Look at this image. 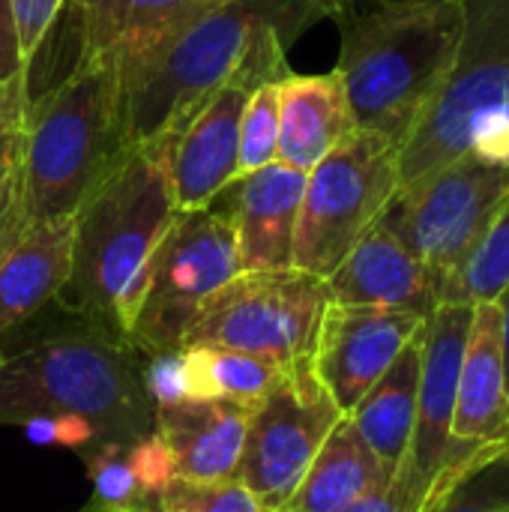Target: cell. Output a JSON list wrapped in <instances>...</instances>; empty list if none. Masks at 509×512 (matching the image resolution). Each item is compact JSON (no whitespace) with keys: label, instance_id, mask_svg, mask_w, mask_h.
I'll list each match as a JSON object with an SVG mask.
<instances>
[{"label":"cell","instance_id":"4316f807","mask_svg":"<svg viewBox=\"0 0 509 512\" xmlns=\"http://www.w3.org/2000/svg\"><path fill=\"white\" fill-rule=\"evenodd\" d=\"M279 150V81L261 84L240 117V174L276 162Z\"/></svg>","mask_w":509,"mask_h":512},{"label":"cell","instance_id":"74e56055","mask_svg":"<svg viewBox=\"0 0 509 512\" xmlns=\"http://www.w3.org/2000/svg\"><path fill=\"white\" fill-rule=\"evenodd\" d=\"M498 309H501V345H504V372H507L509 390V285L507 291L498 297Z\"/></svg>","mask_w":509,"mask_h":512},{"label":"cell","instance_id":"5bb4252c","mask_svg":"<svg viewBox=\"0 0 509 512\" xmlns=\"http://www.w3.org/2000/svg\"><path fill=\"white\" fill-rule=\"evenodd\" d=\"M423 321L426 318L402 309L327 303L309 360L342 414H348L390 369Z\"/></svg>","mask_w":509,"mask_h":512},{"label":"cell","instance_id":"ab89813d","mask_svg":"<svg viewBox=\"0 0 509 512\" xmlns=\"http://www.w3.org/2000/svg\"><path fill=\"white\" fill-rule=\"evenodd\" d=\"M0 363H3V354H0Z\"/></svg>","mask_w":509,"mask_h":512},{"label":"cell","instance_id":"4dcf8cb0","mask_svg":"<svg viewBox=\"0 0 509 512\" xmlns=\"http://www.w3.org/2000/svg\"><path fill=\"white\" fill-rule=\"evenodd\" d=\"M126 462L135 474L138 489L144 492V498H156L168 489V483L177 477L174 474V459L165 447V441L156 432H144L141 438H135L126 450Z\"/></svg>","mask_w":509,"mask_h":512},{"label":"cell","instance_id":"9a60e30c","mask_svg":"<svg viewBox=\"0 0 509 512\" xmlns=\"http://www.w3.org/2000/svg\"><path fill=\"white\" fill-rule=\"evenodd\" d=\"M324 282L330 303L402 309L420 318H429L441 303L438 282L426 264L381 219L354 243Z\"/></svg>","mask_w":509,"mask_h":512},{"label":"cell","instance_id":"83f0119b","mask_svg":"<svg viewBox=\"0 0 509 512\" xmlns=\"http://www.w3.org/2000/svg\"><path fill=\"white\" fill-rule=\"evenodd\" d=\"M159 512H264L243 480L192 483L174 477L159 495Z\"/></svg>","mask_w":509,"mask_h":512},{"label":"cell","instance_id":"8fae6325","mask_svg":"<svg viewBox=\"0 0 509 512\" xmlns=\"http://www.w3.org/2000/svg\"><path fill=\"white\" fill-rule=\"evenodd\" d=\"M342 417L312 372L309 357L282 366L276 384L249 414L237 468V480L246 483L264 512H279L291 501L324 438Z\"/></svg>","mask_w":509,"mask_h":512},{"label":"cell","instance_id":"d6a6232c","mask_svg":"<svg viewBox=\"0 0 509 512\" xmlns=\"http://www.w3.org/2000/svg\"><path fill=\"white\" fill-rule=\"evenodd\" d=\"M144 390H147V396L156 402V408L183 402V399H186L183 354H180V351L153 354V360H150L147 369H144Z\"/></svg>","mask_w":509,"mask_h":512},{"label":"cell","instance_id":"9c48e42d","mask_svg":"<svg viewBox=\"0 0 509 512\" xmlns=\"http://www.w3.org/2000/svg\"><path fill=\"white\" fill-rule=\"evenodd\" d=\"M509 192V165L483 153H462L438 171L399 186L381 222L444 282L471 255Z\"/></svg>","mask_w":509,"mask_h":512},{"label":"cell","instance_id":"60d3db41","mask_svg":"<svg viewBox=\"0 0 509 512\" xmlns=\"http://www.w3.org/2000/svg\"><path fill=\"white\" fill-rule=\"evenodd\" d=\"M507 165H509V162H507Z\"/></svg>","mask_w":509,"mask_h":512},{"label":"cell","instance_id":"7a4b0ae2","mask_svg":"<svg viewBox=\"0 0 509 512\" xmlns=\"http://www.w3.org/2000/svg\"><path fill=\"white\" fill-rule=\"evenodd\" d=\"M177 204L168 177V135L123 150L72 213L69 306L126 339L144 297L147 267Z\"/></svg>","mask_w":509,"mask_h":512},{"label":"cell","instance_id":"30bf717a","mask_svg":"<svg viewBox=\"0 0 509 512\" xmlns=\"http://www.w3.org/2000/svg\"><path fill=\"white\" fill-rule=\"evenodd\" d=\"M240 273L237 237L225 210L177 213L147 267V285L126 342L153 354L180 351L201 303Z\"/></svg>","mask_w":509,"mask_h":512},{"label":"cell","instance_id":"52a82bcc","mask_svg":"<svg viewBox=\"0 0 509 512\" xmlns=\"http://www.w3.org/2000/svg\"><path fill=\"white\" fill-rule=\"evenodd\" d=\"M327 303V282L306 270H240L201 303L183 348H228L285 366L312 354Z\"/></svg>","mask_w":509,"mask_h":512},{"label":"cell","instance_id":"ffe728a7","mask_svg":"<svg viewBox=\"0 0 509 512\" xmlns=\"http://www.w3.org/2000/svg\"><path fill=\"white\" fill-rule=\"evenodd\" d=\"M351 132H357L342 78L288 72L279 81V150L276 159L312 171Z\"/></svg>","mask_w":509,"mask_h":512},{"label":"cell","instance_id":"7c38bea8","mask_svg":"<svg viewBox=\"0 0 509 512\" xmlns=\"http://www.w3.org/2000/svg\"><path fill=\"white\" fill-rule=\"evenodd\" d=\"M291 72L285 51L264 54L243 66L213 93L183 129L168 135V177L177 213L210 207L240 177V117L249 96Z\"/></svg>","mask_w":509,"mask_h":512},{"label":"cell","instance_id":"4fadbf2b","mask_svg":"<svg viewBox=\"0 0 509 512\" xmlns=\"http://www.w3.org/2000/svg\"><path fill=\"white\" fill-rule=\"evenodd\" d=\"M474 306L438 303L423 321V369L417 390V417L408 453L393 477V486L414 512L423 510L438 474L453 453V411L459 366L471 330Z\"/></svg>","mask_w":509,"mask_h":512},{"label":"cell","instance_id":"e0dca14e","mask_svg":"<svg viewBox=\"0 0 509 512\" xmlns=\"http://www.w3.org/2000/svg\"><path fill=\"white\" fill-rule=\"evenodd\" d=\"M453 444L509 450V390L498 303H477L456 387Z\"/></svg>","mask_w":509,"mask_h":512},{"label":"cell","instance_id":"6da1fadb","mask_svg":"<svg viewBox=\"0 0 509 512\" xmlns=\"http://www.w3.org/2000/svg\"><path fill=\"white\" fill-rule=\"evenodd\" d=\"M318 18L312 0H213L117 72L123 150L183 129L243 66L285 51Z\"/></svg>","mask_w":509,"mask_h":512},{"label":"cell","instance_id":"5b68a950","mask_svg":"<svg viewBox=\"0 0 509 512\" xmlns=\"http://www.w3.org/2000/svg\"><path fill=\"white\" fill-rule=\"evenodd\" d=\"M123 153L120 75L111 63L78 60L21 123V186L30 222L72 216Z\"/></svg>","mask_w":509,"mask_h":512},{"label":"cell","instance_id":"f546056e","mask_svg":"<svg viewBox=\"0 0 509 512\" xmlns=\"http://www.w3.org/2000/svg\"><path fill=\"white\" fill-rule=\"evenodd\" d=\"M30 219L24 210V186H21V132L9 153L0 162V258L12 249V243L27 231Z\"/></svg>","mask_w":509,"mask_h":512},{"label":"cell","instance_id":"1f68e13d","mask_svg":"<svg viewBox=\"0 0 509 512\" xmlns=\"http://www.w3.org/2000/svg\"><path fill=\"white\" fill-rule=\"evenodd\" d=\"M66 3L69 0H9L12 18H15V33H18V51H21V60L27 69Z\"/></svg>","mask_w":509,"mask_h":512},{"label":"cell","instance_id":"2e32d148","mask_svg":"<svg viewBox=\"0 0 509 512\" xmlns=\"http://www.w3.org/2000/svg\"><path fill=\"white\" fill-rule=\"evenodd\" d=\"M303 189L306 171L276 159L258 171L240 174L219 195L228 198L222 210L237 237L240 270L291 267Z\"/></svg>","mask_w":509,"mask_h":512},{"label":"cell","instance_id":"d4e9b609","mask_svg":"<svg viewBox=\"0 0 509 512\" xmlns=\"http://www.w3.org/2000/svg\"><path fill=\"white\" fill-rule=\"evenodd\" d=\"M186 399H225L255 408L276 384L282 366L228 348H180Z\"/></svg>","mask_w":509,"mask_h":512},{"label":"cell","instance_id":"f35d334b","mask_svg":"<svg viewBox=\"0 0 509 512\" xmlns=\"http://www.w3.org/2000/svg\"><path fill=\"white\" fill-rule=\"evenodd\" d=\"M9 102H27V96H21V93H9V96H0V108H3V105H9Z\"/></svg>","mask_w":509,"mask_h":512},{"label":"cell","instance_id":"836d02e7","mask_svg":"<svg viewBox=\"0 0 509 512\" xmlns=\"http://www.w3.org/2000/svg\"><path fill=\"white\" fill-rule=\"evenodd\" d=\"M27 96V66L18 51V33L9 0H0V96Z\"/></svg>","mask_w":509,"mask_h":512},{"label":"cell","instance_id":"484cf974","mask_svg":"<svg viewBox=\"0 0 509 512\" xmlns=\"http://www.w3.org/2000/svg\"><path fill=\"white\" fill-rule=\"evenodd\" d=\"M509 285V192L489 228L462 261V267L444 282L441 303H498Z\"/></svg>","mask_w":509,"mask_h":512},{"label":"cell","instance_id":"7402d4cb","mask_svg":"<svg viewBox=\"0 0 509 512\" xmlns=\"http://www.w3.org/2000/svg\"><path fill=\"white\" fill-rule=\"evenodd\" d=\"M420 369H423V327L399 351L390 369L369 387V393L345 414L390 477H396L411 444Z\"/></svg>","mask_w":509,"mask_h":512},{"label":"cell","instance_id":"8d00e7d4","mask_svg":"<svg viewBox=\"0 0 509 512\" xmlns=\"http://www.w3.org/2000/svg\"><path fill=\"white\" fill-rule=\"evenodd\" d=\"M312 3H315V9H318L321 18H336L339 21L342 15L360 9L363 3H375V0H312Z\"/></svg>","mask_w":509,"mask_h":512},{"label":"cell","instance_id":"d6986e66","mask_svg":"<svg viewBox=\"0 0 509 512\" xmlns=\"http://www.w3.org/2000/svg\"><path fill=\"white\" fill-rule=\"evenodd\" d=\"M78 12V60L123 72L213 0H72Z\"/></svg>","mask_w":509,"mask_h":512},{"label":"cell","instance_id":"44dd1931","mask_svg":"<svg viewBox=\"0 0 509 512\" xmlns=\"http://www.w3.org/2000/svg\"><path fill=\"white\" fill-rule=\"evenodd\" d=\"M72 216L30 222L0 258V333L63 294L72 270Z\"/></svg>","mask_w":509,"mask_h":512},{"label":"cell","instance_id":"603a6c76","mask_svg":"<svg viewBox=\"0 0 509 512\" xmlns=\"http://www.w3.org/2000/svg\"><path fill=\"white\" fill-rule=\"evenodd\" d=\"M390 483L393 477L384 471L378 456L351 420L342 417L324 438L297 492L279 512H336L378 489H387Z\"/></svg>","mask_w":509,"mask_h":512},{"label":"cell","instance_id":"f1b7e54d","mask_svg":"<svg viewBox=\"0 0 509 512\" xmlns=\"http://www.w3.org/2000/svg\"><path fill=\"white\" fill-rule=\"evenodd\" d=\"M90 480L108 512H153L126 462V444H102L90 456Z\"/></svg>","mask_w":509,"mask_h":512},{"label":"cell","instance_id":"d590c367","mask_svg":"<svg viewBox=\"0 0 509 512\" xmlns=\"http://www.w3.org/2000/svg\"><path fill=\"white\" fill-rule=\"evenodd\" d=\"M24 111H27V102H9V105L0 108V162H3V156L9 153V147L15 144V138L21 132Z\"/></svg>","mask_w":509,"mask_h":512},{"label":"cell","instance_id":"8992f818","mask_svg":"<svg viewBox=\"0 0 509 512\" xmlns=\"http://www.w3.org/2000/svg\"><path fill=\"white\" fill-rule=\"evenodd\" d=\"M465 27L450 75L399 147V186L474 150L509 162V0H462Z\"/></svg>","mask_w":509,"mask_h":512},{"label":"cell","instance_id":"ac0fdd59","mask_svg":"<svg viewBox=\"0 0 509 512\" xmlns=\"http://www.w3.org/2000/svg\"><path fill=\"white\" fill-rule=\"evenodd\" d=\"M249 414V405L225 399H183L156 408V435L174 459V474L192 483L234 480Z\"/></svg>","mask_w":509,"mask_h":512},{"label":"cell","instance_id":"ba28073f","mask_svg":"<svg viewBox=\"0 0 509 512\" xmlns=\"http://www.w3.org/2000/svg\"><path fill=\"white\" fill-rule=\"evenodd\" d=\"M399 192V147L357 129L306 174L291 267L327 279Z\"/></svg>","mask_w":509,"mask_h":512},{"label":"cell","instance_id":"3957f363","mask_svg":"<svg viewBox=\"0 0 509 512\" xmlns=\"http://www.w3.org/2000/svg\"><path fill=\"white\" fill-rule=\"evenodd\" d=\"M339 24L336 75L357 129L402 147L450 75L465 27L462 0H375Z\"/></svg>","mask_w":509,"mask_h":512},{"label":"cell","instance_id":"277c9868","mask_svg":"<svg viewBox=\"0 0 509 512\" xmlns=\"http://www.w3.org/2000/svg\"><path fill=\"white\" fill-rule=\"evenodd\" d=\"M147 399L129 348L102 327L45 339L0 363V423L75 414L96 441L132 444L147 429Z\"/></svg>","mask_w":509,"mask_h":512},{"label":"cell","instance_id":"cb8c5ba5","mask_svg":"<svg viewBox=\"0 0 509 512\" xmlns=\"http://www.w3.org/2000/svg\"><path fill=\"white\" fill-rule=\"evenodd\" d=\"M420 512H509V450L453 444Z\"/></svg>","mask_w":509,"mask_h":512},{"label":"cell","instance_id":"e575fe53","mask_svg":"<svg viewBox=\"0 0 509 512\" xmlns=\"http://www.w3.org/2000/svg\"><path fill=\"white\" fill-rule=\"evenodd\" d=\"M336 512H414L408 507V501L399 495V489L390 483L387 489H378V492H372V495H366V498H360V501H354V504H348V507H342V510Z\"/></svg>","mask_w":509,"mask_h":512}]
</instances>
